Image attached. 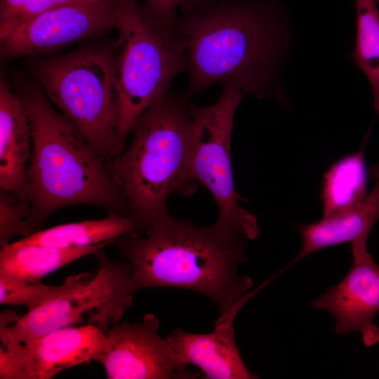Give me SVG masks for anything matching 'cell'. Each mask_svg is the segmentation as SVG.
<instances>
[{
    "mask_svg": "<svg viewBox=\"0 0 379 379\" xmlns=\"http://www.w3.org/2000/svg\"><path fill=\"white\" fill-rule=\"evenodd\" d=\"M159 321L146 314L141 323L119 321L106 332L108 345L95 361L107 379H171L194 378L159 335Z\"/></svg>",
    "mask_w": 379,
    "mask_h": 379,
    "instance_id": "8fae6325",
    "label": "cell"
},
{
    "mask_svg": "<svg viewBox=\"0 0 379 379\" xmlns=\"http://www.w3.org/2000/svg\"><path fill=\"white\" fill-rule=\"evenodd\" d=\"M378 1H379V0H378Z\"/></svg>",
    "mask_w": 379,
    "mask_h": 379,
    "instance_id": "484cf974",
    "label": "cell"
},
{
    "mask_svg": "<svg viewBox=\"0 0 379 379\" xmlns=\"http://www.w3.org/2000/svg\"><path fill=\"white\" fill-rule=\"evenodd\" d=\"M189 96L168 92L134 122L132 140L107 167L119 182L137 227L136 235L168 216L173 192L187 195L191 177L192 118Z\"/></svg>",
    "mask_w": 379,
    "mask_h": 379,
    "instance_id": "277c9868",
    "label": "cell"
},
{
    "mask_svg": "<svg viewBox=\"0 0 379 379\" xmlns=\"http://www.w3.org/2000/svg\"><path fill=\"white\" fill-rule=\"evenodd\" d=\"M31 215L27 200L0 190V246L11 243L15 237L25 238L37 232Z\"/></svg>",
    "mask_w": 379,
    "mask_h": 379,
    "instance_id": "44dd1931",
    "label": "cell"
},
{
    "mask_svg": "<svg viewBox=\"0 0 379 379\" xmlns=\"http://www.w3.org/2000/svg\"><path fill=\"white\" fill-rule=\"evenodd\" d=\"M253 295L247 293L225 313L220 314L209 333H191L179 328L166 338L171 348L185 365H194L210 379H253L237 346L233 322L241 307Z\"/></svg>",
    "mask_w": 379,
    "mask_h": 379,
    "instance_id": "4fadbf2b",
    "label": "cell"
},
{
    "mask_svg": "<svg viewBox=\"0 0 379 379\" xmlns=\"http://www.w3.org/2000/svg\"><path fill=\"white\" fill-rule=\"evenodd\" d=\"M178 15L174 39L186 63V94L234 83L259 98L272 95L284 30L266 4L203 0Z\"/></svg>",
    "mask_w": 379,
    "mask_h": 379,
    "instance_id": "6da1fadb",
    "label": "cell"
},
{
    "mask_svg": "<svg viewBox=\"0 0 379 379\" xmlns=\"http://www.w3.org/2000/svg\"><path fill=\"white\" fill-rule=\"evenodd\" d=\"M114 44L34 57L27 62L51 102L107 163L124 150L118 136L119 100Z\"/></svg>",
    "mask_w": 379,
    "mask_h": 379,
    "instance_id": "5b68a950",
    "label": "cell"
},
{
    "mask_svg": "<svg viewBox=\"0 0 379 379\" xmlns=\"http://www.w3.org/2000/svg\"><path fill=\"white\" fill-rule=\"evenodd\" d=\"M117 0H83L41 13L0 34L2 60L34 58L116 29Z\"/></svg>",
    "mask_w": 379,
    "mask_h": 379,
    "instance_id": "9c48e42d",
    "label": "cell"
},
{
    "mask_svg": "<svg viewBox=\"0 0 379 379\" xmlns=\"http://www.w3.org/2000/svg\"><path fill=\"white\" fill-rule=\"evenodd\" d=\"M107 345L106 334L92 325L56 329L27 343L1 344L0 379H51L95 361Z\"/></svg>",
    "mask_w": 379,
    "mask_h": 379,
    "instance_id": "30bf717a",
    "label": "cell"
},
{
    "mask_svg": "<svg viewBox=\"0 0 379 379\" xmlns=\"http://www.w3.org/2000/svg\"><path fill=\"white\" fill-rule=\"evenodd\" d=\"M369 135L368 132L358 151L338 160L324 173L320 193L323 218L342 213L366 197L367 171L364 147Z\"/></svg>",
    "mask_w": 379,
    "mask_h": 379,
    "instance_id": "ac0fdd59",
    "label": "cell"
},
{
    "mask_svg": "<svg viewBox=\"0 0 379 379\" xmlns=\"http://www.w3.org/2000/svg\"><path fill=\"white\" fill-rule=\"evenodd\" d=\"M114 241L80 247L58 248L19 241L0 249V279L17 284L41 281L74 260L105 248Z\"/></svg>",
    "mask_w": 379,
    "mask_h": 379,
    "instance_id": "2e32d148",
    "label": "cell"
},
{
    "mask_svg": "<svg viewBox=\"0 0 379 379\" xmlns=\"http://www.w3.org/2000/svg\"><path fill=\"white\" fill-rule=\"evenodd\" d=\"M378 370H379V366H378Z\"/></svg>",
    "mask_w": 379,
    "mask_h": 379,
    "instance_id": "d4e9b609",
    "label": "cell"
},
{
    "mask_svg": "<svg viewBox=\"0 0 379 379\" xmlns=\"http://www.w3.org/2000/svg\"><path fill=\"white\" fill-rule=\"evenodd\" d=\"M357 32L352 58L368 78L379 114V10L375 0H356Z\"/></svg>",
    "mask_w": 379,
    "mask_h": 379,
    "instance_id": "d6986e66",
    "label": "cell"
},
{
    "mask_svg": "<svg viewBox=\"0 0 379 379\" xmlns=\"http://www.w3.org/2000/svg\"><path fill=\"white\" fill-rule=\"evenodd\" d=\"M32 133L23 105L4 77L0 79V190L27 200V171Z\"/></svg>",
    "mask_w": 379,
    "mask_h": 379,
    "instance_id": "5bb4252c",
    "label": "cell"
},
{
    "mask_svg": "<svg viewBox=\"0 0 379 379\" xmlns=\"http://www.w3.org/2000/svg\"><path fill=\"white\" fill-rule=\"evenodd\" d=\"M374 181L371 192L354 206L318 222L300 225V250L294 261H298L319 250L344 243L351 244L367 241L379 219V164L370 171Z\"/></svg>",
    "mask_w": 379,
    "mask_h": 379,
    "instance_id": "9a60e30c",
    "label": "cell"
},
{
    "mask_svg": "<svg viewBox=\"0 0 379 379\" xmlns=\"http://www.w3.org/2000/svg\"><path fill=\"white\" fill-rule=\"evenodd\" d=\"M219 99L213 105L197 107L190 104L192 142L190 171L197 185L203 184L218 207L215 221L246 240L259 234L256 218L239 206L231 165L230 141L234 114L244 92L236 84L222 85Z\"/></svg>",
    "mask_w": 379,
    "mask_h": 379,
    "instance_id": "ba28073f",
    "label": "cell"
},
{
    "mask_svg": "<svg viewBox=\"0 0 379 379\" xmlns=\"http://www.w3.org/2000/svg\"><path fill=\"white\" fill-rule=\"evenodd\" d=\"M352 264L336 285L312 302L314 309L324 310L335 319L337 334L358 332L364 344L379 343V328L374 319L379 312V265L367 250V241L352 244Z\"/></svg>",
    "mask_w": 379,
    "mask_h": 379,
    "instance_id": "7c38bea8",
    "label": "cell"
},
{
    "mask_svg": "<svg viewBox=\"0 0 379 379\" xmlns=\"http://www.w3.org/2000/svg\"><path fill=\"white\" fill-rule=\"evenodd\" d=\"M31 0H0V28L8 25Z\"/></svg>",
    "mask_w": 379,
    "mask_h": 379,
    "instance_id": "603a6c76",
    "label": "cell"
},
{
    "mask_svg": "<svg viewBox=\"0 0 379 379\" xmlns=\"http://www.w3.org/2000/svg\"><path fill=\"white\" fill-rule=\"evenodd\" d=\"M117 3L114 61L119 100L118 136L124 147L135 120L169 92L173 78L186 71V63L175 41L145 18L136 0Z\"/></svg>",
    "mask_w": 379,
    "mask_h": 379,
    "instance_id": "8992f818",
    "label": "cell"
},
{
    "mask_svg": "<svg viewBox=\"0 0 379 379\" xmlns=\"http://www.w3.org/2000/svg\"><path fill=\"white\" fill-rule=\"evenodd\" d=\"M246 241L216 222L199 227L168 215L114 244L133 267V294L153 287L190 289L209 298L222 314L253 286L237 272L248 259Z\"/></svg>",
    "mask_w": 379,
    "mask_h": 379,
    "instance_id": "3957f363",
    "label": "cell"
},
{
    "mask_svg": "<svg viewBox=\"0 0 379 379\" xmlns=\"http://www.w3.org/2000/svg\"><path fill=\"white\" fill-rule=\"evenodd\" d=\"M12 82L31 128L27 199L37 231L52 213L73 205L128 216L119 182L80 131L54 107L39 84L22 75L13 76Z\"/></svg>",
    "mask_w": 379,
    "mask_h": 379,
    "instance_id": "7a4b0ae2",
    "label": "cell"
},
{
    "mask_svg": "<svg viewBox=\"0 0 379 379\" xmlns=\"http://www.w3.org/2000/svg\"><path fill=\"white\" fill-rule=\"evenodd\" d=\"M93 274L82 272L68 276L60 285H46L41 281L17 284L0 279V304L22 305L32 311L84 284Z\"/></svg>",
    "mask_w": 379,
    "mask_h": 379,
    "instance_id": "ffe728a7",
    "label": "cell"
},
{
    "mask_svg": "<svg viewBox=\"0 0 379 379\" xmlns=\"http://www.w3.org/2000/svg\"><path fill=\"white\" fill-rule=\"evenodd\" d=\"M137 227L131 218L108 213L105 218L58 225L40 230L19 241L58 248L87 246L116 241L127 234H135Z\"/></svg>",
    "mask_w": 379,
    "mask_h": 379,
    "instance_id": "e0dca14e",
    "label": "cell"
},
{
    "mask_svg": "<svg viewBox=\"0 0 379 379\" xmlns=\"http://www.w3.org/2000/svg\"><path fill=\"white\" fill-rule=\"evenodd\" d=\"M104 250L93 254L98 268L90 279L27 311L14 324L0 327L1 344L27 343L68 326L92 325L106 334L120 321L133 303V294L129 291L133 267L128 262L110 260Z\"/></svg>",
    "mask_w": 379,
    "mask_h": 379,
    "instance_id": "52a82bcc",
    "label": "cell"
},
{
    "mask_svg": "<svg viewBox=\"0 0 379 379\" xmlns=\"http://www.w3.org/2000/svg\"><path fill=\"white\" fill-rule=\"evenodd\" d=\"M83 0H31L6 27L0 28V34L49 10Z\"/></svg>",
    "mask_w": 379,
    "mask_h": 379,
    "instance_id": "7402d4cb",
    "label": "cell"
},
{
    "mask_svg": "<svg viewBox=\"0 0 379 379\" xmlns=\"http://www.w3.org/2000/svg\"><path fill=\"white\" fill-rule=\"evenodd\" d=\"M20 316L12 310H7L1 313L0 315V327L7 326L16 322Z\"/></svg>",
    "mask_w": 379,
    "mask_h": 379,
    "instance_id": "cb8c5ba5",
    "label": "cell"
}]
</instances>
